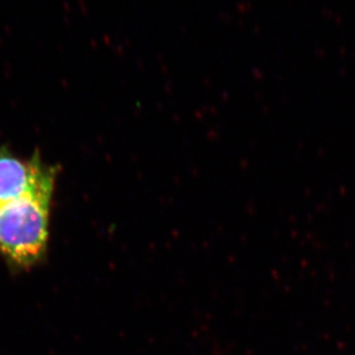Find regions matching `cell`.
<instances>
[{"mask_svg": "<svg viewBox=\"0 0 355 355\" xmlns=\"http://www.w3.org/2000/svg\"><path fill=\"white\" fill-rule=\"evenodd\" d=\"M57 168L0 147V207L35 195L53 194Z\"/></svg>", "mask_w": 355, "mask_h": 355, "instance_id": "cell-2", "label": "cell"}, {"mask_svg": "<svg viewBox=\"0 0 355 355\" xmlns=\"http://www.w3.org/2000/svg\"><path fill=\"white\" fill-rule=\"evenodd\" d=\"M52 196L35 195L0 207V254L12 266L31 268L46 253Z\"/></svg>", "mask_w": 355, "mask_h": 355, "instance_id": "cell-1", "label": "cell"}]
</instances>
